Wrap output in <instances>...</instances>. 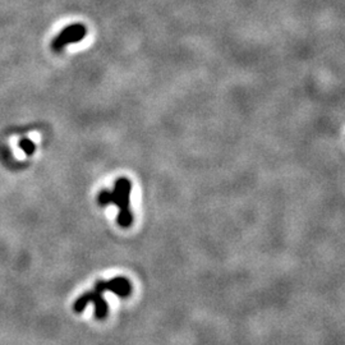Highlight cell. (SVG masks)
Wrapping results in <instances>:
<instances>
[{
	"label": "cell",
	"instance_id": "cell-1",
	"mask_svg": "<svg viewBox=\"0 0 345 345\" xmlns=\"http://www.w3.org/2000/svg\"><path fill=\"white\" fill-rule=\"evenodd\" d=\"M87 29L83 23H73L71 26H67L62 32H59L57 38L53 40L52 48L54 52H62L67 45L76 44L82 41L86 38Z\"/></svg>",
	"mask_w": 345,
	"mask_h": 345
},
{
	"label": "cell",
	"instance_id": "cell-2",
	"mask_svg": "<svg viewBox=\"0 0 345 345\" xmlns=\"http://www.w3.org/2000/svg\"><path fill=\"white\" fill-rule=\"evenodd\" d=\"M132 183L128 178L122 177L115 182L114 191L110 192V203H114L119 210H129Z\"/></svg>",
	"mask_w": 345,
	"mask_h": 345
},
{
	"label": "cell",
	"instance_id": "cell-3",
	"mask_svg": "<svg viewBox=\"0 0 345 345\" xmlns=\"http://www.w3.org/2000/svg\"><path fill=\"white\" fill-rule=\"evenodd\" d=\"M105 281H97L95 289L92 290V300L95 304V316L96 318H105L108 314V303L104 299L103 294L105 291Z\"/></svg>",
	"mask_w": 345,
	"mask_h": 345
},
{
	"label": "cell",
	"instance_id": "cell-4",
	"mask_svg": "<svg viewBox=\"0 0 345 345\" xmlns=\"http://www.w3.org/2000/svg\"><path fill=\"white\" fill-rule=\"evenodd\" d=\"M105 289L106 290L113 291L114 294L119 295V297L124 298L128 297L131 294L132 285L131 282L128 281V279L126 277H114V279L105 281Z\"/></svg>",
	"mask_w": 345,
	"mask_h": 345
},
{
	"label": "cell",
	"instance_id": "cell-5",
	"mask_svg": "<svg viewBox=\"0 0 345 345\" xmlns=\"http://www.w3.org/2000/svg\"><path fill=\"white\" fill-rule=\"evenodd\" d=\"M91 300H92V291H86V293H83L82 295L76 300L75 305H73V309L80 313V312H82L83 309L87 307L89 303H91Z\"/></svg>",
	"mask_w": 345,
	"mask_h": 345
},
{
	"label": "cell",
	"instance_id": "cell-6",
	"mask_svg": "<svg viewBox=\"0 0 345 345\" xmlns=\"http://www.w3.org/2000/svg\"><path fill=\"white\" fill-rule=\"evenodd\" d=\"M133 221V215H132L131 210H119V215H118V224L120 226H129Z\"/></svg>",
	"mask_w": 345,
	"mask_h": 345
},
{
	"label": "cell",
	"instance_id": "cell-7",
	"mask_svg": "<svg viewBox=\"0 0 345 345\" xmlns=\"http://www.w3.org/2000/svg\"><path fill=\"white\" fill-rule=\"evenodd\" d=\"M20 147L21 150L26 155H29V156L36 151V146H35V143L32 142L31 140H29V138H22V140L20 141Z\"/></svg>",
	"mask_w": 345,
	"mask_h": 345
},
{
	"label": "cell",
	"instance_id": "cell-8",
	"mask_svg": "<svg viewBox=\"0 0 345 345\" xmlns=\"http://www.w3.org/2000/svg\"><path fill=\"white\" fill-rule=\"evenodd\" d=\"M97 202L101 206H106L110 203V191H101L97 196Z\"/></svg>",
	"mask_w": 345,
	"mask_h": 345
}]
</instances>
